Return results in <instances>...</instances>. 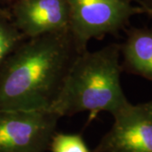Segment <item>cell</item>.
<instances>
[{"instance_id": "6da1fadb", "label": "cell", "mask_w": 152, "mask_h": 152, "mask_svg": "<svg viewBox=\"0 0 152 152\" xmlns=\"http://www.w3.org/2000/svg\"><path fill=\"white\" fill-rule=\"evenodd\" d=\"M82 52L69 28L26 39L0 68V110H48Z\"/></svg>"}, {"instance_id": "7a4b0ae2", "label": "cell", "mask_w": 152, "mask_h": 152, "mask_svg": "<svg viewBox=\"0 0 152 152\" xmlns=\"http://www.w3.org/2000/svg\"><path fill=\"white\" fill-rule=\"evenodd\" d=\"M122 71L119 44L82 52L48 110L61 118L84 112L91 118L101 112L113 116L130 104L120 81Z\"/></svg>"}, {"instance_id": "3957f363", "label": "cell", "mask_w": 152, "mask_h": 152, "mask_svg": "<svg viewBox=\"0 0 152 152\" xmlns=\"http://www.w3.org/2000/svg\"><path fill=\"white\" fill-rule=\"evenodd\" d=\"M69 30L81 51L93 39L114 35L133 15L145 10L132 5L130 0H67Z\"/></svg>"}, {"instance_id": "277c9868", "label": "cell", "mask_w": 152, "mask_h": 152, "mask_svg": "<svg viewBox=\"0 0 152 152\" xmlns=\"http://www.w3.org/2000/svg\"><path fill=\"white\" fill-rule=\"evenodd\" d=\"M60 118L50 110H0V152H47Z\"/></svg>"}, {"instance_id": "5b68a950", "label": "cell", "mask_w": 152, "mask_h": 152, "mask_svg": "<svg viewBox=\"0 0 152 152\" xmlns=\"http://www.w3.org/2000/svg\"><path fill=\"white\" fill-rule=\"evenodd\" d=\"M113 117L111 129L93 152H152V100L129 104Z\"/></svg>"}, {"instance_id": "8992f818", "label": "cell", "mask_w": 152, "mask_h": 152, "mask_svg": "<svg viewBox=\"0 0 152 152\" xmlns=\"http://www.w3.org/2000/svg\"><path fill=\"white\" fill-rule=\"evenodd\" d=\"M10 15L26 39L69 28L67 0H20L12 4Z\"/></svg>"}, {"instance_id": "52a82bcc", "label": "cell", "mask_w": 152, "mask_h": 152, "mask_svg": "<svg viewBox=\"0 0 152 152\" xmlns=\"http://www.w3.org/2000/svg\"><path fill=\"white\" fill-rule=\"evenodd\" d=\"M120 53L123 70L152 81V29H130Z\"/></svg>"}, {"instance_id": "ba28073f", "label": "cell", "mask_w": 152, "mask_h": 152, "mask_svg": "<svg viewBox=\"0 0 152 152\" xmlns=\"http://www.w3.org/2000/svg\"><path fill=\"white\" fill-rule=\"evenodd\" d=\"M26 39L15 26L10 12L0 8V68Z\"/></svg>"}, {"instance_id": "9c48e42d", "label": "cell", "mask_w": 152, "mask_h": 152, "mask_svg": "<svg viewBox=\"0 0 152 152\" xmlns=\"http://www.w3.org/2000/svg\"><path fill=\"white\" fill-rule=\"evenodd\" d=\"M48 151L51 152H91L81 134L58 132L52 138Z\"/></svg>"}, {"instance_id": "30bf717a", "label": "cell", "mask_w": 152, "mask_h": 152, "mask_svg": "<svg viewBox=\"0 0 152 152\" xmlns=\"http://www.w3.org/2000/svg\"><path fill=\"white\" fill-rule=\"evenodd\" d=\"M145 5H146V10L149 11L152 15V0H145Z\"/></svg>"}, {"instance_id": "8fae6325", "label": "cell", "mask_w": 152, "mask_h": 152, "mask_svg": "<svg viewBox=\"0 0 152 152\" xmlns=\"http://www.w3.org/2000/svg\"><path fill=\"white\" fill-rule=\"evenodd\" d=\"M3 2H4L6 4H14L15 3H16L17 1H20V0H1Z\"/></svg>"}]
</instances>
